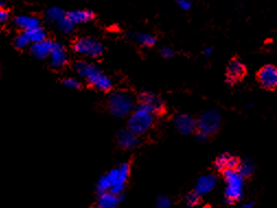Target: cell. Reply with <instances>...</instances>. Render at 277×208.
<instances>
[{"instance_id":"obj_1","label":"cell","mask_w":277,"mask_h":208,"mask_svg":"<svg viewBox=\"0 0 277 208\" xmlns=\"http://www.w3.org/2000/svg\"><path fill=\"white\" fill-rule=\"evenodd\" d=\"M74 69L80 78L84 79L94 89L108 92L112 89L113 82L109 76L92 62L80 60L74 66Z\"/></svg>"},{"instance_id":"obj_2","label":"cell","mask_w":277,"mask_h":208,"mask_svg":"<svg viewBox=\"0 0 277 208\" xmlns=\"http://www.w3.org/2000/svg\"><path fill=\"white\" fill-rule=\"evenodd\" d=\"M108 108L110 113L115 118H126V116H130L135 109V100L127 91L118 90L110 94Z\"/></svg>"},{"instance_id":"obj_3","label":"cell","mask_w":277,"mask_h":208,"mask_svg":"<svg viewBox=\"0 0 277 208\" xmlns=\"http://www.w3.org/2000/svg\"><path fill=\"white\" fill-rule=\"evenodd\" d=\"M155 122V114L146 109L145 106L138 104L128 116V129L136 135L146 134Z\"/></svg>"},{"instance_id":"obj_4","label":"cell","mask_w":277,"mask_h":208,"mask_svg":"<svg viewBox=\"0 0 277 208\" xmlns=\"http://www.w3.org/2000/svg\"><path fill=\"white\" fill-rule=\"evenodd\" d=\"M222 124V118L217 111L211 110L203 113L197 120L196 137L200 142H206L215 134H217Z\"/></svg>"},{"instance_id":"obj_5","label":"cell","mask_w":277,"mask_h":208,"mask_svg":"<svg viewBox=\"0 0 277 208\" xmlns=\"http://www.w3.org/2000/svg\"><path fill=\"white\" fill-rule=\"evenodd\" d=\"M223 180L226 182V190H224V198L229 204L239 202L243 196V184L245 178L237 170H227L222 172Z\"/></svg>"},{"instance_id":"obj_6","label":"cell","mask_w":277,"mask_h":208,"mask_svg":"<svg viewBox=\"0 0 277 208\" xmlns=\"http://www.w3.org/2000/svg\"><path fill=\"white\" fill-rule=\"evenodd\" d=\"M73 47L78 55L88 58H98L104 51L101 43L93 37H80L75 41Z\"/></svg>"},{"instance_id":"obj_7","label":"cell","mask_w":277,"mask_h":208,"mask_svg":"<svg viewBox=\"0 0 277 208\" xmlns=\"http://www.w3.org/2000/svg\"><path fill=\"white\" fill-rule=\"evenodd\" d=\"M130 166L128 163H121L118 167L112 169L111 171L108 173V177L110 181L112 183V187L110 192H112L113 194L122 195V193L125 188V184L130 177Z\"/></svg>"},{"instance_id":"obj_8","label":"cell","mask_w":277,"mask_h":208,"mask_svg":"<svg viewBox=\"0 0 277 208\" xmlns=\"http://www.w3.org/2000/svg\"><path fill=\"white\" fill-rule=\"evenodd\" d=\"M248 68L240 58L233 57L229 61L226 70V82L230 86H235L246 78Z\"/></svg>"},{"instance_id":"obj_9","label":"cell","mask_w":277,"mask_h":208,"mask_svg":"<svg viewBox=\"0 0 277 208\" xmlns=\"http://www.w3.org/2000/svg\"><path fill=\"white\" fill-rule=\"evenodd\" d=\"M256 81L262 88L269 91L277 89V66L265 65L257 70L255 75Z\"/></svg>"},{"instance_id":"obj_10","label":"cell","mask_w":277,"mask_h":208,"mask_svg":"<svg viewBox=\"0 0 277 208\" xmlns=\"http://www.w3.org/2000/svg\"><path fill=\"white\" fill-rule=\"evenodd\" d=\"M139 105L145 106L146 109L151 111L155 115L161 114L165 111V104L158 95L150 92V91H144L138 98Z\"/></svg>"},{"instance_id":"obj_11","label":"cell","mask_w":277,"mask_h":208,"mask_svg":"<svg viewBox=\"0 0 277 208\" xmlns=\"http://www.w3.org/2000/svg\"><path fill=\"white\" fill-rule=\"evenodd\" d=\"M240 158L229 152L222 153L221 156L217 157L214 162V166L216 170L219 172H224L227 170H237L239 164H240Z\"/></svg>"},{"instance_id":"obj_12","label":"cell","mask_w":277,"mask_h":208,"mask_svg":"<svg viewBox=\"0 0 277 208\" xmlns=\"http://www.w3.org/2000/svg\"><path fill=\"white\" fill-rule=\"evenodd\" d=\"M174 124L176 129L183 135L193 134L197 128V120H195L189 114H179L174 119Z\"/></svg>"},{"instance_id":"obj_13","label":"cell","mask_w":277,"mask_h":208,"mask_svg":"<svg viewBox=\"0 0 277 208\" xmlns=\"http://www.w3.org/2000/svg\"><path fill=\"white\" fill-rule=\"evenodd\" d=\"M49 58L51 66L54 67V68H63L67 64V61H68V55H67L66 48L59 43H54L53 50H52Z\"/></svg>"},{"instance_id":"obj_14","label":"cell","mask_w":277,"mask_h":208,"mask_svg":"<svg viewBox=\"0 0 277 208\" xmlns=\"http://www.w3.org/2000/svg\"><path fill=\"white\" fill-rule=\"evenodd\" d=\"M54 42L46 38V40L34 43L32 44L31 47V54L34 56L37 59H45V58H49L51 55V52L53 50Z\"/></svg>"},{"instance_id":"obj_15","label":"cell","mask_w":277,"mask_h":208,"mask_svg":"<svg viewBox=\"0 0 277 208\" xmlns=\"http://www.w3.org/2000/svg\"><path fill=\"white\" fill-rule=\"evenodd\" d=\"M217 184V178H215L212 174H205V176L200 177L197 182L196 185H195L194 192H196L198 195L203 196L205 194H208L209 192H212L214 190V187Z\"/></svg>"},{"instance_id":"obj_16","label":"cell","mask_w":277,"mask_h":208,"mask_svg":"<svg viewBox=\"0 0 277 208\" xmlns=\"http://www.w3.org/2000/svg\"><path fill=\"white\" fill-rule=\"evenodd\" d=\"M117 144L123 149H133L139 144V138L131 129H123L117 135Z\"/></svg>"},{"instance_id":"obj_17","label":"cell","mask_w":277,"mask_h":208,"mask_svg":"<svg viewBox=\"0 0 277 208\" xmlns=\"http://www.w3.org/2000/svg\"><path fill=\"white\" fill-rule=\"evenodd\" d=\"M14 26L17 28L21 29L23 32L33 30V29L41 27V21L39 18L34 16H27V14H22V16H18L14 18Z\"/></svg>"},{"instance_id":"obj_18","label":"cell","mask_w":277,"mask_h":208,"mask_svg":"<svg viewBox=\"0 0 277 208\" xmlns=\"http://www.w3.org/2000/svg\"><path fill=\"white\" fill-rule=\"evenodd\" d=\"M121 202V195L113 194L112 192H106L99 195L98 208H116Z\"/></svg>"},{"instance_id":"obj_19","label":"cell","mask_w":277,"mask_h":208,"mask_svg":"<svg viewBox=\"0 0 277 208\" xmlns=\"http://www.w3.org/2000/svg\"><path fill=\"white\" fill-rule=\"evenodd\" d=\"M93 17V13L89 10H74L67 13V18H68V20L73 23L74 26H78V24H83L91 21Z\"/></svg>"},{"instance_id":"obj_20","label":"cell","mask_w":277,"mask_h":208,"mask_svg":"<svg viewBox=\"0 0 277 208\" xmlns=\"http://www.w3.org/2000/svg\"><path fill=\"white\" fill-rule=\"evenodd\" d=\"M66 14L67 13L61 8L52 7L46 11V19L51 23H53V24H55V26H57V24H58L61 20H64V19L66 18Z\"/></svg>"},{"instance_id":"obj_21","label":"cell","mask_w":277,"mask_h":208,"mask_svg":"<svg viewBox=\"0 0 277 208\" xmlns=\"http://www.w3.org/2000/svg\"><path fill=\"white\" fill-rule=\"evenodd\" d=\"M134 38L137 41V43L144 47H152L157 42V38L155 35L150 33H136L134 35Z\"/></svg>"},{"instance_id":"obj_22","label":"cell","mask_w":277,"mask_h":208,"mask_svg":"<svg viewBox=\"0 0 277 208\" xmlns=\"http://www.w3.org/2000/svg\"><path fill=\"white\" fill-rule=\"evenodd\" d=\"M27 36L28 37V40H30L31 44H34V43H39L46 40V31L43 29L42 27L39 28H35L33 29V30L30 31H27L25 32Z\"/></svg>"},{"instance_id":"obj_23","label":"cell","mask_w":277,"mask_h":208,"mask_svg":"<svg viewBox=\"0 0 277 208\" xmlns=\"http://www.w3.org/2000/svg\"><path fill=\"white\" fill-rule=\"evenodd\" d=\"M253 170H254V166H253V163L251 162V160H249V159L241 160L240 164H239V167L237 169V171L245 178L251 177Z\"/></svg>"},{"instance_id":"obj_24","label":"cell","mask_w":277,"mask_h":208,"mask_svg":"<svg viewBox=\"0 0 277 208\" xmlns=\"http://www.w3.org/2000/svg\"><path fill=\"white\" fill-rule=\"evenodd\" d=\"M112 187V183L110 181V178L108 177V174L106 176H102L99 178V181L97 183V190L99 192V194H102V193L110 192Z\"/></svg>"},{"instance_id":"obj_25","label":"cell","mask_w":277,"mask_h":208,"mask_svg":"<svg viewBox=\"0 0 277 208\" xmlns=\"http://www.w3.org/2000/svg\"><path fill=\"white\" fill-rule=\"evenodd\" d=\"M31 42L28 40V37L27 36V34L25 32H22L21 34L17 35V37L14 38V46L19 50H25L28 46H31Z\"/></svg>"},{"instance_id":"obj_26","label":"cell","mask_w":277,"mask_h":208,"mask_svg":"<svg viewBox=\"0 0 277 208\" xmlns=\"http://www.w3.org/2000/svg\"><path fill=\"white\" fill-rule=\"evenodd\" d=\"M56 28L58 29L61 33H64V34H70V33L74 31L75 26L68 20V18H67V14H66V18L57 24Z\"/></svg>"},{"instance_id":"obj_27","label":"cell","mask_w":277,"mask_h":208,"mask_svg":"<svg viewBox=\"0 0 277 208\" xmlns=\"http://www.w3.org/2000/svg\"><path fill=\"white\" fill-rule=\"evenodd\" d=\"M200 195H198L196 192H191L189 193L188 195H186L185 197V203H186V205L190 206V207H195V206H197L199 203H200Z\"/></svg>"},{"instance_id":"obj_28","label":"cell","mask_w":277,"mask_h":208,"mask_svg":"<svg viewBox=\"0 0 277 208\" xmlns=\"http://www.w3.org/2000/svg\"><path fill=\"white\" fill-rule=\"evenodd\" d=\"M63 85L66 87V88L71 90H78L81 87L80 81L77 78H75V77H67V78L63 80Z\"/></svg>"},{"instance_id":"obj_29","label":"cell","mask_w":277,"mask_h":208,"mask_svg":"<svg viewBox=\"0 0 277 208\" xmlns=\"http://www.w3.org/2000/svg\"><path fill=\"white\" fill-rule=\"evenodd\" d=\"M157 208H171V201L166 196H159L156 202Z\"/></svg>"},{"instance_id":"obj_30","label":"cell","mask_w":277,"mask_h":208,"mask_svg":"<svg viewBox=\"0 0 277 208\" xmlns=\"http://www.w3.org/2000/svg\"><path fill=\"white\" fill-rule=\"evenodd\" d=\"M160 54H161L162 57H165V58H172L174 56V52L171 47L165 46L160 50Z\"/></svg>"},{"instance_id":"obj_31","label":"cell","mask_w":277,"mask_h":208,"mask_svg":"<svg viewBox=\"0 0 277 208\" xmlns=\"http://www.w3.org/2000/svg\"><path fill=\"white\" fill-rule=\"evenodd\" d=\"M176 2L182 10H190L192 7V0H176Z\"/></svg>"},{"instance_id":"obj_32","label":"cell","mask_w":277,"mask_h":208,"mask_svg":"<svg viewBox=\"0 0 277 208\" xmlns=\"http://www.w3.org/2000/svg\"><path fill=\"white\" fill-rule=\"evenodd\" d=\"M8 12L4 9H0V23H3L8 20Z\"/></svg>"},{"instance_id":"obj_33","label":"cell","mask_w":277,"mask_h":208,"mask_svg":"<svg viewBox=\"0 0 277 208\" xmlns=\"http://www.w3.org/2000/svg\"><path fill=\"white\" fill-rule=\"evenodd\" d=\"M238 208H254V204H252V203H248V204H245Z\"/></svg>"},{"instance_id":"obj_34","label":"cell","mask_w":277,"mask_h":208,"mask_svg":"<svg viewBox=\"0 0 277 208\" xmlns=\"http://www.w3.org/2000/svg\"><path fill=\"white\" fill-rule=\"evenodd\" d=\"M204 54H205V55H211V54H212V50H211V48H209V50H205V51H204Z\"/></svg>"},{"instance_id":"obj_35","label":"cell","mask_w":277,"mask_h":208,"mask_svg":"<svg viewBox=\"0 0 277 208\" xmlns=\"http://www.w3.org/2000/svg\"><path fill=\"white\" fill-rule=\"evenodd\" d=\"M0 9H3V2L0 1Z\"/></svg>"}]
</instances>
